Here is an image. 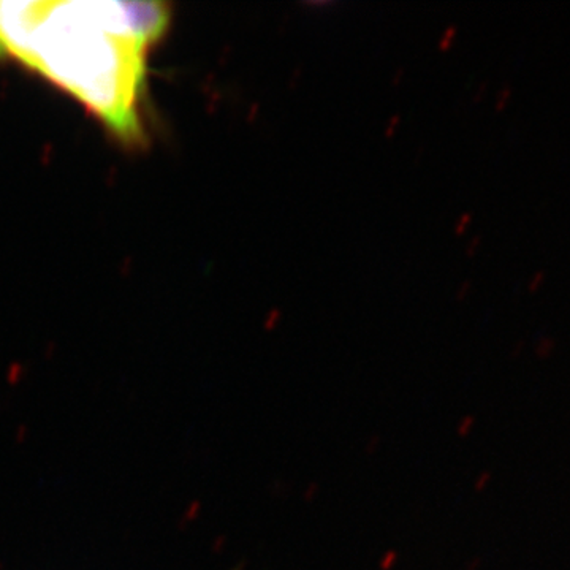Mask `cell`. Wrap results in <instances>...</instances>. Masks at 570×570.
Wrapping results in <instances>:
<instances>
[{"instance_id": "cell-1", "label": "cell", "mask_w": 570, "mask_h": 570, "mask_svg": "<svg viewBox=\"0 0 570 570\" xmlns=\"http://www.w3.org/2000/svg\"><path fill=\"white\" fill-rule=\"evenodd\" d=\"M168 19L162 2L0 0V54L70 92L116 137L138 141L146 54Z\"/></svg>"}, {"instance_id": "cell-2", "label": "cell", "mask_w": 570, "mask_h": 570, "mask_svg": "<svg viewBox=\"0 0 570 570\" xmlns=\"http://www.w3.org/2000/svg\"><path fill=\"white\" fill-rule=\"evenodd\" d=\"M555 350H556V341L551 336H543L537 342V346H535V354H537L540 359L548 358Z\"/></svg>"}, {"instance_id": "cell-3", "label": "cell", "mask_w": 570, "mask_h": 570, "mask_svg": "<svg viewBox=\"0 0 570 570\" xmlns=\"http://www.w3.org/2000/svg\"><path fill=\"white\" fill-rule=\"evenodd\" d=\"M475 426V418L472 415H466L464 418H461V422L456 426V434L459 437H467L469 434L472 432Z\"/></svg>"}, {"instance_id": "cell-4", "label": "cell", "mask_w": 570, "mask_h": 570, "mask_svg": "<svg viewBox=\"0 0 570 570\" xmlns=\"http://www.w3.org/2000/svg\"><path fill=\"white\" fill-rule=\"evenodd\" d=\"M491 480H493V474L490 471H482L479 475H477V479L474 482V490L477 493H483L486 488H488Z\"/></svg>"}, {"instance_id": "cell-5", "label": "cell", "mask_w": 570, "mask_h": 570, "mask_svg": "<svg viewBox=\"0 0 570 570\" xmlns=\"http://www.w3.org/2000/svg\"><path fill=\"white\" fill-rule=\"evenodd\" d=\"M396 563H398V553L395 550H390L380 558L379 567H380V570H393V567L396 566Z\"/></svg>"}, {"instance_id": "cell-6", "label": "cell", "mask_w": 570, "mask_h": 570, "mask_svg": "<svg viewBox=\"0 0 570 570\" xmlns=\"http://www.w3.org/2000/svg\"><path fill=\"white\" fill-rule=\"evenodd\" d=\"M317 496H318V485L317 483H311V485L307 486V490L304 491V499L307 502H312Z\"/></svg>"}, {"instance_id": "cell-7", "label": "cell", "mask_w": 570, "mask_h": 570, "mask_svg": "<svg viewBox=\"0 0 570 570\" xmlns=\"http://www.w3.org/2000/svg\"><path fill=\"white\" fill-rule=\"evenodd\" d=\"M545 279V273L543 271H539V273H535L532 278H531V282H529V288H532V290H535L539 287V284L542 282Z\"/></svg>"}, {"instance_id": "cell-8", "label": "cell", "mask_w": 570, "mask_h": 570, "mask_svg": "<svg viewBox=\"0 0 570 570\" xmlns=\"http://www.w3.org/2000/svg\"><path fill=\"white\" fill-rule=\"evenodd\" d=\"M482 564H483V561L479 556H475L472 559H469V563L466 566V570H480Z\"/></svg>"}, {"instance_id": "cell-9", "label": "cell", "mask_w": 570, "mask_h": 570, "mask_svg": "<svg viewBox=\"0 0 570 570\" xmlns=\"http://www.w3.org/2000/svg\"><path fill=\"white\" fill-rule=\"evenodd\" d=\"M380 447V437H377V435H374V437L369 440V443H367V447H366V450H367V453L369 455H372L374 451L377 450Z\"/></svg>"}]
</instances>
